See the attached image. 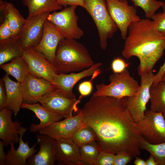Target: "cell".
<instances>
[{
	"label": "cell",
	"instance_id": "cell-29",
	"mask_svg": "<svg viewBox=\"0 0 165 165\" xmlns=\"http://www.w3.org/2000/svg\"><path fill=\"white\" fill-rule=\"evenodd\" d=\"M139 145L140 149L146 150L154 156L158 165H165V142L152 144L141 137Z\"/></svg>",
	"mask_w": 165,
	"mask_h": 165
},
{
	"label": "cell",
	"instance_id": "cell-12",
	"mask_svg": "<svg viewBox=\"0 0 165 165\" xmlns=\"http://www.w3.org/2000/svg\"><path fill=\"white\" fill-rule=\"evenodd\" d=\"M50 13H44L28 17L18 36L23 50L34 48L39 44L42 36L44 23Z\"/></svg>",
	"mask_w": 165,
	"mask_h": 165
},
{
	"label": "cell",
	"instance_id": "cell-7",
	"mask_svg": "<svg viewBox=\"0 0 165 165\" xmlns=\"http://www.w3.org/2000/svg\"><path fill=\"white\" fill-rule=\"evenodd\" d=\"M77 6H68L60 11H55L48 15L47 20L52 23L65 38L77 39L84 35L78 26V17L75 12Z\"/></svg>",
	"mask_w": 165,
	"mask_h": 165
},
{
	"label": "cell",
	"instance_id": "cell-17",
	"mask_svg": "<svg viewBox=\"0 0 165 165\" xmlns=\"http://www.w3.org/2000/svg\"><path fill=\"white\" fill-rule=\"evenodd\" d=\"M38 152L29 158L27 165H53L56 160V140L44 134H37Z\"/></svg>",
	"mask_w": 165,
	"mask_h": 165
},
{
	"label": "cell",
	"instance_id": "cell-21",
	"mask_svg": "<svg viewBox=\"0 0 165 165\" xmlns=\"http://www.w3.org/2000/svg\"><path fill=\"white\" fill-rule=\"evenodd\" d=\"M21 108L32 112L40 120L38 124L32 123L31 124L29 131L32 133L38 132L40 129L60 121L64 118L60 114L49 110L38 102L32 104L23 103Z\"/></svg>",
	"mask_w": 165,
	"mask_h": 165
},
{
	"label": "cell",
	"instance_id": "cell-43",
	"mask_svg": "<svg viewBox=\"0 0 165 165\" xmlns=\"http://www.w3.org/2000/svg\"><path fill=\"white\" fill-rule=\"evenodd\" d=\"M134 163L135 165H146V161L138 156L135 157Z\"/></svg>",
	"mask_w": 165,
	"mask_h": 165
},
{
	"label": "cell",
	"instance_id": "cell-44",
	"mask_svg": "<svg viewBox=\"0 0 165 165\" xmlns=\"http://www.w3.org/2000/svg\"><path fill=\"white\" fill-rule=\"evenodd\" d=\"M161 81H162L165 83V72L163 75Z\"/></svg>",
	"mask_w": 165,
	"mask_h": 165
},
{
	"label": "cell",
	"instance_id": "cell-18",
	"mask_svg": "<svg viewBox=\"0 0 165 165\" xmlns=\"http://www.w3.org/2000/svg\"><path fill=\"white\" fill-rule=\"evenodd\" d=\"M13 113L6 107L0 110V139L6 147L11 142L15 144L19 142L22 123L17 120L13 121Z\"/></svg>",
	"mask_w": 165,
	"mask_h": 165
},
{
	"label": "cell",
	"instance_id": "cell-20",
	"mask_svg": "<svg viewBox=\"0 0 165 165\" xmlns=\"http://www.w3.org/2000/svg\"><path fill=\"white\" fill-rule=\"evenodd\" d=\"M56 160L60 165H84L81 161L79 146L71 138L56 140Z\"/></svg>",
	"mask_w": 165,
	"mask_h": 165
},
{
	"label": "cell",
	"instance_id": "cell-5",
	"mask_svg": "<svg viewBox=\"0 0 165 165\" xmlns=\"http://www.w3.org/2000/svg\"><path fill=\"white\" fill-rule=\"evenodd\" d=\"M108 84H97L96 91L92 96H105L117 98L130 97L136 94L140 87L138 81L131 76L127 69L120 73L111 75Z\"/></svg>",
	"mask_w": 165,
	"mask_h": 165
},
{
	"label": "cell",
	"instance_id": "cell-1",
	"mask_svg": "<svg viewBox=\"0 0 165 165\" xmlns=\"http://www.w3.org/2000/svg\"><path fill=\"white\" fill-rule=\"evenodd\" d=\"M127 98L92 96L80 110L102 150L115 154L124 151L134 158L140 155L141 136L127 107Z\"/></svg>",
	"mask_w": 165,
	"mask_h": 165
},
{
	"label": "cell",
	"instance_id": "cell-24",
	"mask_svg": "<svg viewBox=\"0 0 165 165\" xmlns=\"http://www.w3.org/2000/svg\"><path fill=\"white\" fill-rule=\"evenodd\" d=\"M23 50L18 37L0 40V66L14 58L22 56Z\"/></svg>",
	"mask_w": 165,
	"mask_h": 165
},
{
	"label": "cell",
	"instance_id": "cell-30",
	"mask_svg": "<svg viewBox=\"0 0 165 165\" xmlns=\"http://www.w3.org/2000/svg\"><path fill=\"white\" fill-rule=\"evenodd\" d=\"M72 139L78 146L97 141V137L94 130L90 127L85 126L77 130Z\"/></svg>",
	"mask_w": 165,
	"mask_h": 165
},
{
	"label": "cell",
	"instance_id": "cell-2",
	"mask_svg": "<svg viewBox=\"0 0 165 165\" xmlns=\"http://www.w3.org/2000/svg\"><path fill=\"white\" fill-rule=\"evenodd\" d=\"M150 19H141L130 25L122 52L125 58L133 56L138 58L140 76L152 70L165 50V37L156 30Z\"/></svg>",
	"mask_w": 165,
	"mask_h": 165
},
{
	"label": "cell",
	"instance_id": "cell-9",
	"mask_svg": "<svg viewBox=\"0 0 165 165\" xmlns=\"http://www.w3.org/2000/svg\"><path fill=\"white\" fill-rule=\"evenodd\" d=\"M140 76L141 84L137 92L133 96L127 97L126 102L127 109L135 123L144 117L146 105L150 99V88L155 75L152 70Z\"/></svg>",
	"mask_w": 165,
	"mask_h": 165
},
{
	"label": "cell",
	"instance_id": "cell-23",
	"mask_svg": "<svg viewBox=\"0 0 165 165\" xmlns=\"http://www.w3.org/2000/svg\"><path fill=\"white\" fill-rule=\"evenodd\" d=\"M0 11L8 21L12 37H17L26 20L11 3L0 0Z\"/></svg>",
	"mask_w": 165,
	"mask_h": 165
},
{
	"label": "cell",
	"instance_id": "cell-3",
	"mask_svg": "<svg viewBox=\"0 0 165 165\" xmlns=\"http://www.w3.org/2000/svg\"><path fill=\"white\" fill-rule=\"evenodd\" d=\"M94 63L86 48L75 39L64 38L57 47L53 64L59 73L80 72Z\"/></svg>",
	"mask_w": 165,
	"mask_h": 165
},
{
	"label": "cell",
	"instance_id": "cell-28",
	"mask_svg": "<svg viewBox=\"0 0 165 165\" xmlns=\"http://www.w3.org/2000/svg\"><path fill=\"white\" fill-rule=\"evenodd\" d=\"M79 146L81 161L85 165H94L102 150L97 142L94 141Z\"/></svg>",
	"mask_w": 165,
	"mask_h": 165
},
{
	"label": "cell",
	"instance_id": "cell-39",
	"mask_svg": "<svg viewBox=\"0 0 165 165\" xmlns=\"http://www.w3.org/2000/svg\"><path fill=\"white\" fill-rule=\"evenodd\" d=\"M59 4L65 8L72 6H79L83 7V0H57Z\"/></svg>",
	"mask_w": 165,
	"mask_h": 165
},
{
	"label": "cell",
	"instance_id": "cell-38",
	"mask_svg": "<svg viewBox=\"0 0 165 165\" xmlns=\"http://www.w3.org/2000/svg\"><path fill=\"white\" fill-rule=\"evenodd\" d=\"M7 94L4 82L0 79V110L6 107Z\"/></svg>",
	"mask_w": 165,
	"mask_h": 165
},
{
	"label": "cell",
	"instance_id": "cell-25",
	"mask_svg": "<svg viewBox=\"0 0 165 165\" xmlns=\"http://www.w3.org/2000/svg\"><path fill=\"white\" fill-rule=\"evenodd\" d=\"M23 4L28 8V17L37 15L44 13L61 10L63 7L57 0H21Z\"/></svg>",
	"mask_w": 165,
	"mask_h": 165
},
{
	"label": "cell",
	"instance_id": "cell-27",
	"mask_svg": "<svg viewBox=\"0 0 165 165\" xmlns=\"http://www.w3.org/2000/svg\"><path fill=\"white\" fill-rule=\"evenodd\" d=\"M149 92L150 110L165 113V83L161 81L156 85L152 84Z\"/></svg>",
	"mask_w": 165,
	"mask_h": 165
},
{
	"label": "cell",
	"instance_id": "cell-16",
	"mask_svg": "<svg viewBox=\"0 0 165 165\" xmlns=\"http://www.w3.org/2000/svg\"><path fill=\"white\" fill-rule=\"evenodd\" d=\"M101 62L94 63L90 68L78 73H59L54 78L53 85L57 89L63 93L68 97L76 98L73 89L76 84L81 79L92 76L101 66Z\"/></svg>",
	"mask_w": 165,
	"mask_h": 165
},
{
	"label": "cell",
	"instance_id": "cell-34",
	"mask_svg": "<svg viewBox=\"0 0 165 165\" xmlns=\"http://www.w3.org/2000/svg\"><path fill=\"white\" fill-rule=\"evenodd\" d=\"M115 154L110 151L102 150L94 165H114Z\"/></svg>",
	"mask_w": 165,
	"mask_h": 165
},
{
	"label": "cell",
	"instance_id": "cell-40",
	"mask_svg": "<svg viewBox=\"0 0 165 165\" xmlns=\"http://www.w3.org/2000/svg\"><path fill=\"white\" fill-rule=\"evenodd\" d=\"M165 72V61L163 64L160 67L157 74L155 75L152 85H156L161 80L162 77Z\"/></svg>",
	"mask_w": 165,
	"mask_h": 165
},
{
	"label": "cell",
	"instance_id": "cell-10",
	"mask_svg": "<svg viewBox=\"0 0 165 165\" xmlns=\"http://www.w3.org/2000/svg\"><path fill=\"white\" fill-rule=\"evenodd\" d=\"M37 101L49 110L65 118L72 116L73 113H78L80 111L78 107L80 100L69 98L57 89L39 98Z\"/></svg>",
	"mask_w": 165,
	"mask_h": 165
},
{
	"label": "cell",
	"instance_id": "cell-14",
	"mask_svg": "<svg viewBox=\"0 0 165 165\" xmlns=\"http://www.w3.org/2000/svg\"><path fill=\"white\" fill-rule=\"evenodd\" d=\"M64 37L51 22L46 20L42 37L39 44L33 48L42 54L52 64L58 45Z\"/></svg>",
	"mask_w": 165,
	"mask_h": 165
},
{
	"label": "cell",
	"instance_id": "cell-35",
	"mask_svg": "<svg viewBox=\"0 0 165 165\" xmlns=\"http://www.w3.org/2000/svg\"><path fill=\"white\" fill-rule=\"evenodd\" d=\"M134 158L128 153L124 151L120 152L115 155L114 165H126Z\"/></svg>",
	"mask_w": 165,
	"mask_h": 165
},
{
	"label": "cell",
	"instance_id": "cell-26",
	"mask_svg": "<svg viewBox=\"0 0 165 165\" xmlns=\"http://www.w3.org/2000/svg\"><path fill=\"white\" fill-rule=\"evenodd\" d=\"M6 74L13 77L22 83L29 73L27 63L23 56L13 59L8 63L0 66Z\"/></svg>",
	"mask_w": 165,
	"mask_h": 165
},
{
	"label": "cell",
	"instance_id": "cell-33",
	"mask_svg": "<svg viewBox=\"0 0 165 165\" xmlns=\"http://www.w3.org/2000/svg\"><path fill=\"white\" fill-rule=\"evenodd\" d=\"M101 72L99 69L92 75L91 79L88 81H84L79 85L78 90L80 94L79 99L80 100L83 97L89 95L93 90L92 81L99 75Z\"/></svg>",
	"mask_w": 165,
	"mask_h": 165
},
{
	"label": "cell",
	"instance_id": "cell-41",
	"mask_svg": "<svg viewBox=\"0 0 165 165\" xmlns=\"http://www.w3.org/2000/svg\"><path fill=\"white\" fill-rule=\"evenodd\" d=\"M3 142L0 140V165H6V154L5 153Z\"/></svg>",
	"mask_w": 165,
	"mask_h": 165
},
{
	"label": "cell",
	"instance_id": "cell-4",
	"mask_svg": "<svg viewBox=\"0 0 165 165\" xmlns=\"http://www.w3.org/2000/svg\"><path fill=\"white\" fill-rule=\"evenodd\" d=\"M84 8L90 15L97 27L100 46L103 50L107 46V40L111 38L118 28L110 16L105 0H83Z\"/></svg>",
	"mask_w": 165,
	"mask_h": 165
},
{
	"label": "cell",
	"instance_id": "cell-45",
	"mask_svg": "<svg viewBox=\"0 0 165 165\" xmlns=\"http://www.w3.org/2000/svg\"><path fill=\"white\" fill-rule=\"evenodd\" d=\"M163 115L164 118L165 119V113L163 114Z\"/></svg>",
	"mask_w": 165,
	"mask_h": 165
},
{
	"label": "cell",
	"instance_id": "cell-46",
	"mask_svg": "<svg viewBox=\"0 0 165 165\" xmlns=\"http://www.w3.org/2000/svg\"><path fill=\"white\" fill-rule=\"evenodd\" d=\"M120 0L122 1V0Z\"/></svg>",
	"mask_w": 165,
	"mask_h": 165
},
{
	"label": "cell",
	"instance_id": "cell-19",
	"mask_svg": "<svg viewBox=\"0 0 165 165\" xmlns=\"http://www.w3.org/2000/svg\"><path fill=\"white\" fill-rule=\"evenodd\" d=\"M28 128L21 127L20 132L19 145L15 149L14 144L11 142L10 147L6 154V165H27L28 159L35 154L38 150L35 148L37 143L30 147L28 141L24 142L23 137L26 132Z\"/></svg>",
	"mask_w": 165,
	"mask_h": 165
},
{
	"label": "cell",
	"instance_id": "cell-32",
	"mask_svg": "<svg viewBox=\"0 0 165 165\" xmlns=\"http://www.w3.org/2000/svg\"><path fill=\"white\" fill-rule=\"evenodd\" d=\"M162 12L155 13L151 17L153 23L156 30L165 37V3L162 7Z\"/></svg>",
	"mask_w": 165,
	"mask_h": 165
},
{
	"label": "cell",
	"instance_id": "cell-13",
	"mask_svg": "<svg viewBox=\"0 0 165 165\" xmlns=\"http://www.w3.org/2000/svg\"><path fill=\"white\" fill-rule=\"evenodd\" d=\"M85 126L80 110L76 115L56 122L40 129L38 132L39 134L47 135L56 140L72 139L77 130Z\"/></svg>",
	"mask_w": 165,
	"mask_h": 165
},
{
	"label": "cell",
	"instance_id": "cell-11",
	"mask_svg": "<svg viewBox=\"0 0 165 165\" xmlns=\"http://www.w3.org/2000/svg\"><path fill=\"white\" fill-rule=\"evenodd\" d=\"M23 57L27 63L30 74L44 79L53 84L55 75L59 73L42 54L31 48L24 50Z\"/></svg>",
	"mask_w": 165,
	"mask_h": 165
},
{
	"label": "cell",
	"instance_id": "cell-42",
	"mask_svg": "<svg viewBox=\"0 0 165 165\" xmlns=\"http://www.w3.org/2000/svg\"><path fill=\"white\" fill-rule=\"evenodd\" d=\"M146 165H158L154 156L151 154L148 158L145 161Z\"/></svg>",
	"mask_w": 165,
	"mask_h": 165
},
{
	"label": "cell",
	"instance_id": "cell-15",
	"mask_svg": "<svg viewBox=\"0 0 165 165\" xmlns=\"http://www.w3.org/2000/svg\"><path fill=\"white\" fill-rule=\"evenodd\" d=\"M23 103L32 104L45 94L56 89L49 81L35 77L29 73L21 83Z\"/></svg>",
	"mask_w": 165,
	"mask_h": 165
},
{
	"label": "cell",
	"instance_id": "cell-31",
	"mask_svg": "<svg viewBox=\"0 0 165 165\" xmlns=\"http://www.w3.org/2000/svg\"><path fill=\"white\" fill-rule=\"evenodd\" d=\"M135 7L141 8L145 12L146 17L150 19L156 11L165 3L156 0H131Z\"/></svg>",
	"mask_w": 165,
	"mask_h": 165
},
{
	"label": "cell",
	"instance_id": "cell-36",
	"mask_svg": "<svg viewBox=\"0 0 165 165\" xmlns=\"http://www.w3.org/2000/svg\"><path fill=\"white\" fill-rule=\"evenodd\" d=\"M127 64L123 59L119 57L115 58L111 64V68L114 73H121L127 69Z\"/></svg>",
	"mask_w": 165,
	"mask_h": 165
},
{
	"label": "cell",
	"instance_id": "cell-8",
	"mask_svg": "<svg viewBox=\"0 0 165 165\" xmlns=\"http://www.w3.org/2000/svg\"><path fill=\"white\" fill-rule=\"evenodd\" d=\"M105 0L109 14L119 29L122 38L125 40L130 25L141 19L136 7L129 5L127 0Z\"/></svg>",
	"mask_w": 165,
	"mask_h": 165
},
{
	"label": "cell",
	"instance_id": "cell-6",
	"mask_svg": "<svg viewBox=\"0 0 165 165\" xmlns=\"http://www.w3.org/2000/svg\"><path fill=\"white\" fill-rule=\"evenodd\" d=\"M136 124L141 137L149 143L165 142V119L163 113L146 110L144 117Z\"/></svg>",
	"mask_w": 165,
	"mask_h": 165
},
{
	"label": "cell",
	"instance_id": "cell-22",
	"mask_svg": "<svg viewBox=\"0 0 165 165\" xmlns=\"http://www.w3.org/2000/svg\"><path fill=\"white\" fill-rule=\"evenodd\" d=\"M7 94L6 107L13 111L15 116L19 112L23 103L21 83L12 80L6 74L2 78Z\"/></svg>",
	"mask_w": 165,
	"mask_h": 165
},
{
	"label": "cell",
	"instance_id": "cell-37",
	"mask_svg": "<svg viewBox=\"0 0 165 165\" xmlns=\"http://www.w3.org/2000/svg\"><path fill=\"white\" fill-rule=\"evenodd\" d=\"M12 37V32L7 19L4 18L0 26V40L8 39Z\"/></svg>",
	"mask_w": 165,
	"mask_h": 165
}]
</instances>
